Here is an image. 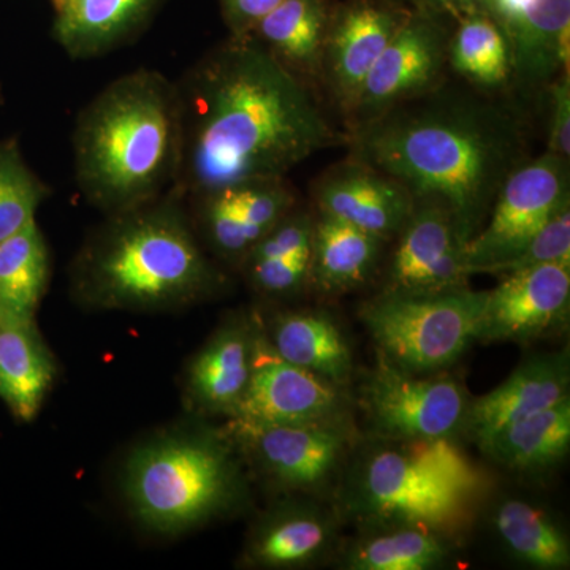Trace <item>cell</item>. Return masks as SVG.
<instances>
[{
	"mask_svg": "<svg viewBox=\"0 0 570 570\" xmlns=\"http://www.w3.org/2000/svg\"><path fill=\"white\" fill-rule=\"evenodd\" d=\"M55 379V358L36 318L0 313V400L13 417L36 419Z\"/></svg>",
	"mask_w": 570,
	"mask_h": 570,
	"instance_id": "obj_22",
	"label": "cell"
},
{
	"mask_svg": "<svg viewBox=\"0 0 570 570\" xmlns=\"http://www.w3.org/2000/svg\"><path fill=\"white\" fill-rule=\"evenodd\" d=\"M487 292L468 287L433 294L382 292L365 303L360 317L379 355L414 374L452 366L478 340Z\"/></svg>",
	"mask_w": 570,
	"mask_h": 570,
	"instance_id": "obj_7",
	"label": "cell"
},
{
	"mask_svg": "<svg viewBox=\"0 0 570 570\" xmlns=\"http://www.w3.org/2000/svg\"><path fill=\"white\" fill-rule=\"evenodd\" d=\"M332 14L326 0H283L255 26L249 39L316 88Z\"/></svg>",
	"mask_w": 570,
	"mask_h": 570,
	"instance_id": "obj_23",
	"label": "cell"
},
{
	"mask_svg": "<svg viewBox=\"0 0 570 570\" xmlns=\"http://www.w3.org/2000/svg\"><path fill=\"white\" fill-rule=\"evenodd\" d=\"M266 340L287 362L344 389L352 376L351 348L335 322L324 313L295 311L273 318Z\"/></svg>",
	"mask_w": 570,
	"mask_h": 570,
	"instance_id": "obj_24",
	"label": "cell"
},
{
	"mask_svg": "<svg viewBox=\"0 0 570 570\" xmlns=\"http://www.w3.org/2000/svg\"><path fill=\"white\" fill-rule=\"evenodd\" d=\"M70 283L94 309L157 313L204 302L225 277L195 234L186 198L170 189L107 214L73 258Z\"/></svg>",
	"mask_w": 570,
	"mask_h": 570,
	"instance_id": "obj_3",
	"label": "cell"
},
{
	"mask_svg": "<svg viewBox=\"0 0 570 570\" xmlns=\"http://www.w3.org/2000/svg\"><path fill=\"white\" fill-rule=\"evenodd\" d=\"M309 262L311 253L246 262L242 268L255 292L277 298L294 295L309 284Z\"/></svg>",
	"mask_w": 570,
	"mask_h": 570,
	"instance_id": "obj_33",
	"label": "cell"
},
{
	"mask_svg": "<svg viewBox=\"0 0 570 570\" xmlns=\"http://www.w3.org/2000/svg\"><path fill=\"white\" fill-rule=\"evenodd\" d=\"M346 400L343 389L277 355L261 330L249 384L228 420L247 425L328 422L347 417Z\"/></svg>",
	"mask_w": 570,
	"mask_h": 570,
	"instance_id": "obj_12",
	"label": "cell"
},
{
	"mask_svg": "<svg viewBox=\"0 0 570 570\" xmlns=\"http://www.w3.org/2000/svg\"><path fill=\"white\" fill-rule=\"evenodd\" d=\"M181 157L174 189L184 198L285 178L318 151L347 145L316 88L253 39L228 37L176 81Z\"/></svg>",
	"mask_w": 570,
	"mask_h": 570,
	"instance_id": "obj_1",
	"label": "cell"
},
{
	"mask_svg": "<svg viewBox=\"0 0 570 570\" xmlns=\"http://www.w3.org/2000/svg\"><path fill=\"white\" fill-rule=\"evenodd\" d=\"M75 183L100 212H126L174 189L181 157L176 81L159 70L116 78L75 122Z\"/></svg>",
	"mask_w": 570,
	"mask_h": 570,
	"instance_id": "obj_4",
	"label": "cell"
},
{
	"mask_svg": "<svg viewBox=\"0 0 570 570\" xmlns=\"http://www.w3.org/2000/svg\"><path fill=\"white\" fill-rule=\"evenodd\" d=\"M449 66L480 88H501L513 77L509 41L487 11L460 18L449 39Z\"/></svg>",
	"mask_w": 570,
	"mask_h": 570,
	"instance_id": "obj_30",
	"label": "cell"
},
{
	"mask_svg": "<svg viewBox=\"0 0 570 570\" xmlns=\"http://www.w3.org/2000/svg\"><path fill=\"white\" fill-rule=\"evenodd\" d=\"M314 200L318 213L385 242L400 234L417 204L403 183L352 157L317 179Z\"/></svg>",
	"mask_w": 570,
	"mask_h": 570,
	"instance_id": "obj_16",
	"label": "cell"
},
{
	"mask_svg": "<svg viewBox=\"0 0 570 570\" xmlns=\"http://www.w3.org/2000/svg\"><path fill=\"white\" fill-rule=\"evenodd\" d=\"M261 330L255 318L236 316L209 336L187 367L184 401L190 412L234 417L249 384Z\"/></svg>",
	"mask_w": 570,
	"mask_h": 570,
	"instance_id": "obj_18",
	"label": "cell"
},
{
	"mask_svg": "<svg viewBox=\"0 0 570 570\" xmlns=\"http://www.w3.org/2000/svg\"><path fill=\"white\" fill-rule=\"evenodd\" d=\"M51 189L26 163L14 138L0 140V243L32 220Z\"/></svg>",
	"mask_w": 570,
	"mask_h": 570,
	"instance_id": "obj_31",
	"label": "cell"
},
{
	"mask_svg": "<svg viewBox=\"0 0 570 570\" xmlns=\"http://www.w3.org/2000/svg\"><path fill=\"white\" fill-rule=\"evenodd\" d=\"M384 292L433 294L466 287V236L441 205L417 202L401 228Z\"/></svg>",
	"mask_w": 570,
	"mask_h": 570,
	"instance_id": "obj_13",
	"label": "cell"
},
{
	"mask_svg": "<svg viewBox=\"0 0 570 570\" xmlns=\"http://www.w3.org/2000/svg\"><path fill=\"white\" fill-rule=\"evenodd\" d=\"M245 463L292 493H314L335 478L352 448L348 417L328 422L225 426Z\"/></svg>",
	"mask_w": 570,
	"mask_h": 570,
	"instance_id": "obj_9",
	"label": "cell"
},
{
	"mask_svg": "<svg viewBox=\"0 0 570 570\" xmlns=\"http://www.w3.org/2000/svg\"><path fill=\"white\" fill-rule=\"evenodd\" d=\"M50 253L37 220L0 243V313L36 318L50 283Z\"/></svg>",
	"mask_w": 570,
	"mask_h": 570,
	"instance_id": "obj_28",
	"label": "cell"
},
{
	"mask_svg": "<svg viewBox=\"0 0 570 570\" xmlns=\"http://www.w3.org/2000/svg\"><path fill=\"white\" fill-rule=\"evenodd\" d=\"M283 0H219L220 13L228 29V37L246 39L266 14L272 13Z\"/></svg>",
	"mask_w": 570,
	"mask_h": 570,
	"instance_id": "obj_35",
	"label": "cell"
},
{
	"mask_svg": "<svg viewBox=\"0 0 570 570\" xmlns=\"http://www.w3.org/2000/svg\"><path fill=\"white\" fill-rule=\"evenodd\" d=\"M487 13L509 41L515 80L542 86L569 71L570 0H490Z\"/></svg>",
	"mask_w": 570,
	"mask_h": 570,
	"instance_id": "obj_17",
	"label": "cell"
},
{
	"mask_svg": "<svg viewBox=\"0 0 570 570\" xmlns=\"http://www.w3.org/2000/svg\"><path fill=\"white\" fill-rule=\"evenodd\" d=\"M449 39L430 11H409L367 73L348 115L347 130L441 88L449 66Z\"/></svg>",
	"mask_w": 570,
	"mask_h": 570,
	"instance_id": "obj_11",
	"label": "cell"
},
{
	"mask_svg": "<svg viewBox=\"0 0 570 570\" xmlns=\"http://www.w3.org/2000/svg\"><path fill=\"white\" fill-rule=\"evenodd\" d=\"M385 239L318 213L311 242L309 283L336 294L365 284L381 261Z\"/></svg>",
	"mask_w": 570,
	"mask_h": 570,
	"instance_id": "obj_25",
	"label": "cell"
},
{
	"mask_svg": "<svg viewBox=\"0 0 570 570\" xmlns=\"http://www.w3.org/2000/svg\"><path fill=\"white\" fill-rule=\"evenodd\" d=\"M407 14L389 0H351L333 11L321 81L347 118L367 73Z\"/></svg>",
	"mask_w": 570,
	"mask_h": 570,
	"instance_id": "obj_15",
	"label": "cell"
},
{
	"mask_svg": "<svg viewBox=\"0 0 570 570\" xmlns=\"http://www.w3.org/2000/svg\"><path fill=\"white\" fill-rule=\"evenodd\" d=\"M487 487L485 474L450 438L382 439L352 469L344 505L363 527L419 524L450 538Z\"/></svg>",
	"mask_w": 570,
	"mask_h": 570,
	"instance_id": "obj_6",
	"label": "cell"
},
{
	"mask_svg": "<svg viewBox=\"0 0 570 570\" xmlns=\"http://www.w3.org/2000/svg\"><path fill=\"white\" fill-rule=\"evenodd\" d=\"M549 153L570 156V78L569 71L550 85Z\"/></svg>",
	"mask_w": 570,
	"mask_h": 570,
	"instance_id": "obj_34",
	"label": "cell"
},
{
	"mask_svg": "<svg viewBox=\"0 0 570 570\" xmlns=\"http://www.w3.org/2000/svg\"><path fill=\"white\" fill-rule=\"evenodd\" d=\"M570 305V262H557L505 275L487 292L478 340L530 343L566 321Z\"/></svg>",
	"mask_w": 570,
	"mask_h": 570,
	"instance_id": "obj_14",
	"label": "cell"
},
{
	"mask_svg": "<svg viewBox=\"0 0 570 570\" xmlns=\"http://www.w3.org/2000/svg\"><path fill=\"white\" fill-rule=\"evenodd\" d=\"M570 262V205L543 225L519 254L490 269V275H510L532 266Z\"/></svg>",
	"mask_w": 570,
	"mask_h": 570,
	"instance_id": "obj_32",
	"label": "cell"
},
{
	"mask_svg": "<svg viewBox=\"0 0 570 570\" xmlns=\"http://www.w3.org/2000/svg\"><path fill=\"white\" fill-rule=\"evenodd\" d=\"M347 145L352 159L403 183L415 200L448 209L468 242L502 183L527 160L515 115L442 86L348 130Z\"/></svg>",
	"mask_w": 570,
	"mask_h": 570,
	"instance_id": "obj_2",
	"label": "cell"
},
{
	"mask_svg": "<svg viewBox=\"0 0 570 570\" xmlns=\"http://www.w3.org/2000/svg\"><path fill=\"white\" fill-rule=\"evenodd\" d=\"M570 445V397L494 434L482 450L510 471L535 472L564 459Z\"/></svg>",
	"mask_w": 570,
	"mask_h": 570,
	"instance_id": "obj_27",
	"label": "cell"
},
{
	"mask_svg": "<svg viewBox=\"0 0 570 570\" xmlns=\"http://www.w3.org/2000/svg\"><path fill=\"white\" fill-rule=\"evenodd\" d=\"M428 3L433 6L434 9L445 11V13H450L453 18L460 20L469 13L487 11L490 0H428Z\"/></svg>",
	"mask_w": 570,
	"mask_h": 570,
	"instance_id": "obj_36",
	"label": "cell"
},
{
	"mask_svg": "<svg viewBox=\"0 0 570 570\" xmlns=\"http://www.w3.org/2000/svg\"><path fill=\"white\" fill-rule=\"evenodd\" d=\"M568 205V159L547 151L524 160L502 183L485 224L464 246L468 275L489 273L519 254Z\"/></svg>",
	"mask_w": 570,
	"mask_h": 570,
	"instance_id": "obj_8",
	"label": "cell"
},
{
	"mask_svg": "<svg viewBox=\"0 0 570 570\" xmlns=\"http://www.w3.org/2000/svg\"><path fill=\"white\" fill-rule=\"evenodd\" d=\"M469 403L453 379L409 373L381 355L363 385L370 425L387 441L452 439L464 426Z\"/></svg>",
	"mask_w": 570,
	"mask_h": 570,
	"instance_id": "obj_10",
	"label": "cell"
},
{
	"mask_svg": "<svg viewBox=\"0 0 570 570\" xmlns=\"http://www.w3.org/2000/svg\"><path fill=\"white\" fill-rule=\"evenodd\" d=\"M449 538L409 523L371 524L344 553L351 570H428L448 561Z\"/></svg>",
	"mask_w": 570,
	"mask_h": 570,
	"instance_id": "obj_26",
	"label": "cell"
},
{
	"mask_svg": "<svg viewBox=\"0 0 570 570\" xmlns=\"http://www.w3.org/2000/svg\"><path fill=\"white\" fill-rule=\"evenodd\" d=\"M243 463L225 428H176L134 449L122 469L124 497L148 530L183 534L246 504Z\"/></svg>",
	"mask_w": 570,
	"mask_h": 570,
	"instance_id": "obj_5",
	"label": "cell"
},
{
	"mask_svg": "<svg viewBox=\"0 0 570 570\" xmlns=\"http://www.w3.org/2000/svg\"><path fill=\"white\" fill-rule=\"evenodd\" d=\"M568 352L532 356L493 392L471 401L464 430L482 448L494 434L569 397Z\"/></svg>",
	"mask_w": 570,
	"mask_h": 570,
	"instance_id": "obj_20",
	"label": "cell"
},
{
	"mask_svg": "<svg viewBox=\"0 0 570 570\" xmlns=\"http://www.w3.org/2000/svg\"><path fill=\"white\" fill-rule=\"evenodd\" d=\"M493 524L517 560L535 569L569 568V540L542 510L521 499H508L494 510Z\"/></svg>",
	"mask_w": 570,
	"mask_h": 570,
	"instance_id": "obj_29",
	"label": "cell"
},
{
	"mask_svg": "<svg viewBox=\"0 0 570 570\" xmlns=\"http://www.w3.org/2000/svg\"><path fill=\"white\" fill-rule=\"evenodd\" d=\"M336 517L309 499H281L255 521L245 564L258 569H299L324 560L336 542Z\"/></svg>",
	"mask_w": 570,
	"mask_h": 570,
	"instance_id": "obj_19",
	"label": "cell"
},
{
	"mask_svg": "<svg viewBox=\"0 0 570 570\" xmlns=\"http://www.w3.org/2000/svg\"><path fill=\"white\" fill-rule=\"evenodd\" d=\"M160 0H66L56 7L52 37L73 59L118 50L145 28Z\"/></svg>",
	"mask_w": 570,
	"mask_h": 570,
	"instance_id": "obj_21",
	"label": "cell"
}]
</instances>
